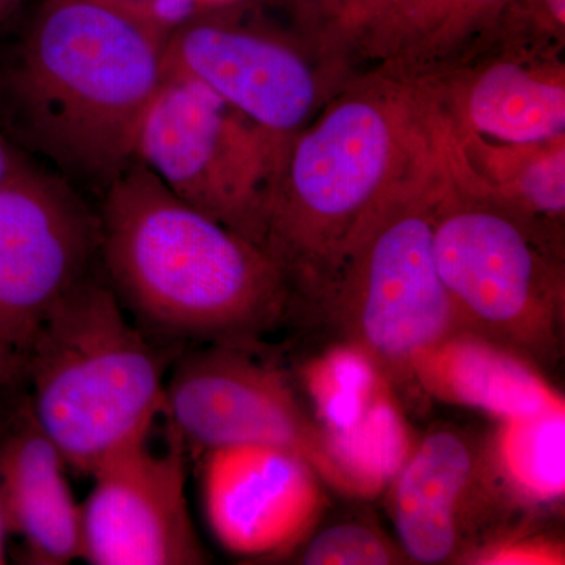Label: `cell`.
Here are the masks:
<instances>
[{"label": "cell", "instance_id": "obj_18", "mask_svg": "<svg viewBox=\"0 0 565 565\" xmlns=\"http://www.w3.org/2000/svg\"><path fill=\"white\" fill-rule=\"evenodd\" d=\"M512 0H392L362 33L375 51L435 55L503 28Z\"/></svg>", "mask_w": 565, "mask_h": 565}, {"label": "cell", "instance_id": "obj_15", "mask_svg": "<svg viewBox=\"0 0 565 565\" xmlns=\"http://www.w3.org/2000/svg\"><path fill=\"white\" fill-rule=\"evenodd\" d=\"M412 386L424 396L504 419L563 403L541 366L479 334L457 330L416 353Z\"/></svg>", "mask_w": 565, "mask_h": 565}, {"label": "cell", "instance_id": "obj_7", "mask_svg": "<svg viewBox=\"0 0 565 565\" xmlns=\"http://www.w3.org/2000/svg\"><path fill=\"white\" fill-rule=\"evenodd\" d=\"M282 140L199 82L163 76L141 122L137 161L185 203L256 244Z\"/></svg>", "mask_w": 565, "mask_h": 565}, {"label": "cell", "instance_id": "obj_8", "mask_svg": "<svg viewBox=\"0 0 565 565\" xmlns=\"http://www.w3.org/2000/svg\"><path fill=\"white\" fill-rule=\"evenodd\" d=\"M167 377L163 415L181 445L202 452L228 446H270L302 457L341 497L348 489L308 414L280 371L248 348L210 344Z\"/></svg>", "mask_w": 565, "mask_h": 565}, {"label": "cell", "instance_id": "obj_14", "mask_svg": "<svg viewBox=\"0 0 565 565\" xmlns=\"http://www.w3.org/2000/svg\"><path fill=\"white\" fill-rule=\"evenodd\" d=\"M65 459L31 411L0 445V505L7 533L21 539L28 563L82 559V505L66 479Z\"/></svg>", "mask_w": 565, "mask_h": 565}, {"label": "cell", "instance_id": "obj_21", "mask_svg": "<svg viewBox=\"0 0 565 565\" xmlns=\"http://www.w3.org/2000/svg\"><path fill=\"white\" fill-rule=\"evenodd\" d=\"M497 196L548 232L550 226H557L565 211L564 141L550 143L541 154L527 158L509 192Z\"/></svg>", "mask_w": 565, "mask_h": 565}, {"label": "cell", "instance_id": "obj_16", "mask_svg": "<svg viewBox=\"0 0 565 565\" xmlns=\"http://www.w3.org/2000/svg\"><path fill=\"white\" fill-rule=\"evenodd\" d=\"M459 109L475 136L511 148L564 139L563 76L522 61L501 58L475 71L463 85Z\"/></svg>", "mask_w": 565, "mask_h": 565}, {"label": "cell", "instance_id": "obj_5", "mask_svg": "<svg viewBox=\"0 0 565 565\" xmlns=\"http://www.w3.org/2000/svg\"><path fill=\"white\" fill-rule=\"evenodd\" d=\"M444 167L435 156L375 207L315 310L404 390H414L416 353L457 332L434 256L435 215L451 178Z\"/></svg>", "mask_w": 565, "mask_h": 565}, {"label": "cell", "instance_id": "obj_4", "mask_svg": "<svg viewBox=\"0 0 565 565\" xmlns=\"http://www.w3.org/2000/svg\"><path fill=\"white\" fill-rule=\"evenodd\" d=\"M21 356L33 422L81 473L148 438L163 414L166 355L92 275L58 300Z\"/></svg>", "mask_w": 565, "mask_h": 565}, {"label": "cell", "instance_id": "obj_12", "mask_svg": "<svg viewBox=\"0 0 565 565\" xmlns=\"http://www.w3.org/2000/svg\"><path fill=\"white\" fill-rule=\"evenodd\" d=\"M207 525L236 556L291 553L327 511L326 484L302 457L270 446H228L203 452Z\"/></svg>", "mask_w": 565, "mask_h": 565}, {"label": "cell", "instance_id": "obj_17", "mask_svg": "<svg viewBox=\"0 0 565 565\" xmlns=\"http://www.w3.org/2000/svg\"><path fill=\"white\" fill-rule=\"evenodd\" d=\"M482 455L494 492L511 514L534 519L559 508L565 498V401L498 419Z\"/></svg>", "mask_w": 565, "mask_h": 565}, {"label": "cell", "instance_id": "obj_6", "mask_svg": "<svg viewBox=\"0 0 565 565\" xmlns=\"http://www.w3.org/2000/svg\"><path fill=\"white\" fill-rule=\"evenodd\" d=\"M434 256L457 330L537 366L561 359L565 281L555 233L492 192L449 178L435 215Z\"/></svg>", "mask_w": 565, "mask_h": 565}, {"label": "cell", "instance_id": "obj_22", "mask_svg": "<svg viewBox=\"0 0 565 565\" xmlns=\"http://www.w3.org/2000/svg\"><path fill=\"white\" fill-rule=\"evenodd\" d=\"M399 544L366 522H344L326 527L303 542L300 564L394 565L407 564Z\"/></svg>", "mask_w": 565, "mask_h": 565}, {"label": "cell", "instance_id": "obj_28", "mask_svg": "<svg viewBox=\"0 0 565 565\" xmlns=\"http://www.w3.org/2000/svg\"><path fill=\"white\" fill-rule=\"evenodd\" d=\"M20 359V353L14 352L13 349L0 345V386L9 381L10 375L17 370L18 360Z\"/></svg>", "mask_w": 565, "mask_h": 565}, {"label": "cell", "instance_id": "obj_30", "mask_svg": "<svg viewBox=\"0 0 565 565\" xmlns=\"http://www.w3.org/2000/svg\"><path fill=\"white\" fill-rule=\"evenodd\" d=\"M21 2L22 0H0V21L6 20Z\"/></svg>", "mask_w": 565, "mask_h": 565}, {"label": "cell", "instance_id": "obj_1", "mask_svg": "<svg viewBox=\"0 0 565 565\" xmlns=\"http://www.w3.org/2000/svg\"><path fill=\"white\" fill-rule=\"evenodd\" d=\"M166 36L93 0H43L0 74L11 139L103 193L134 161Z\"/></svg>", "mask_w": 565, "mask_h": 565}, {"label": "cell", "instance_id": "obj_9", "mask_svg": "<svg viewBox=\"0 0 565 565\" xmlns=\"http://www.w3.org/2000/svg\"><path fill=\"white\" fill-rule=\"evenodd\" d=\"M98 252V215L79 189L21 154L0 182V345L21 355Z\"/></svg>", "mask_w": 565, "mask_h": 565}, {"label": "cell", "instance_id": "obj_11", "mask_svg": "<svg viewBox=\"0 0 565 565\" xmlns=\"http://www.w3.org/2000/svg\"><path fill=\"white\" fill-rule=\"evenodd\" d=\"M163 76L199 82L266 131H299L318 104L310 63L277 33L195 10L167 33Z\"/></svg>", "mask_w": 565, "mask_h": 565}, {"label": "cell", "instance_id": "obj_19", "mask_svg": "<svg viewBox=\"0 0 565 565\" xmlns=\"http://www.w3.org/2000/svg\"><path fill=\"white\" fill-rule=\"evenodd\" d=\"M327 452L343 478L348 498L375 500L388 490L419 438L405 418L394 386L344 430H322Z\"/></svg>", "mask_w": 565, "mask_h": 565}, {"label": "cell", "instance_id": "obj_27", "mask_svg": "<svg viewBox=\"0 0 565 565\" xmlns=\"http://www.w3.org/2000/svg\"><path fill=\"white\" fill-rule=\"evenodd\" d=\"M21 152L14 148L13 141L0 131V182L9 174L11 167L20 159Z\"/></svg>", "mask_w": 565, "mask_h": 565}, {"label": "cell", "instance_id": "obj_3", "mask_svg": "<svg viewBox=\"0 0 565 565\" xmlns=\"http://www.w3.org/2000/svg\"><path fill=\"white\" fill-rule=\"evenodd\" d=\"M403 93L355 92L285 137L259 210L256 245L296 300L318 307L375 207L434 158Z\"/></svg>", "mask_w": 565, "mask_h": 565}, {"label": "cell", "instance_id": "obj_10", "mask_svg": "<svg viewBox=\"0 0 565 565\" xmlns=\"http://www.w3.org/2000/svg\"><path fill=\"white\" fill-rule=\"evenodd\" d=\"M184 446L169 451L148 438L107 457L92 471L82 504V559L92 565L207 563L185 494Z\"/></svg>", "mask_w": 565, "mask_h": 565}, {"label": "cell", "instance_id": "obj_31", "mask_svg": "<svg viewBox=\"0 0 565 565\" xmlns=\"http://www.w3.org/2000/svg\"><path fill=\"white\" fill-rule=\"evenodd\" d=\"M230 0H195L196 10L202 9H217V7L225 6Z\"/></svg>", "mask_w": 565, "mask_h": 565}, {"label": "cell", "instance_id": "obj_29", "mask_svg": "<svg viewBox=\"0 0 565 565\" xmlns=\"http://www.w3.org/2000/svg\"><path fill=\"white\" fill-rule=\"evenodd\" d=\"M6 520H3L2 505H0V564L6 563V537H7Z\"/></svg>", "mask_w": 565, "mask_h": 565}, {"label": "cell", "instance_id": "obj_24", "mask_svg": "<svg viewBox=\"0 0 565 565\" xmlns=\"http://www.w3.org/2000/svg\"><path fill=\"white\" fill-rule=\"evenodd\" d=\"M167 36L178 22L196 10L195 0H93Z\"/></svg>", "mask_w": 565, "mask_h": 565}, {"label": "cell", "instance_id": "obj_2", "mask_svg": "<svg viewBox=\"0 0 565 565\" xmlns=\"http://www.w3.org/2000/svg\"><path fill=\"white\" fill-rule=\"evenodd\" d=\"M99 258L141 330L248 348L294 307L277 264L134 161L103 193Z\"/></svg>", "mask_w": 565, "mask_h": 565}, {"label": "cell", "instance_id": "obj_26", "mask_svg": "<svg viewBox=\"0 0 565 565\" xmlns=\"http://www.w3.org/2000/svg\"><path fill=\"white\" fill-rule=\"evenodd\" d=\"M390 2L392 0H343L334 32L345 39H359L360 33L386 9Z\"/></svg>", "mask_w": 565, "mask_h": 565}, {"label": "cell", "instance_id": "obj_13", "mask_svg": "<svg viewBox=\"0 0 565 565\" xmlns=\"http://www.w3.org/2000/svg\"><path fill=\"white\" fill-rule=\"evenodd\" d=\"M385 493L401 548L416 564H459L511 514L490 482L482 446L448 427L419 438Z\"/></svg>", "mask_w": 565, "mask_h": 565}, {"label": "cell", "instance_id": "obj_25", "mask_svg": "<svg viewBox=\"0 0 565 565\" xmlns=\"http://www.w3.org/2000/svg\"><path fill=\"white\" fill-rule=\"evenodd\" d=\"M281 6L291 13L292 20L303 29L329 28L334 32L340 20L343 0H280Z\"/></svg>", "mask_w": 565, "mask_h": 565}, {"label": "cell", "instance_id": "obj_20", "mask_svg": "<svg viewBox=\"0 0 565 565\" xmlns=\"http://www.w3.org/2000/svg\"><path fill=\"white\" fill-rule=\"evenodd\" d=\"M308 414L326 433L353 426L392 382L359 344L340 340L299 371Z\"/></svg>", "mask_w": 565, "mask_h": 565}, {"label": "cell", "instance_id": "obj_23", "mask_svg": "<svg viewBox=\"0 0 565 565\" xmlns=\"http://www.w3.org/2000/svg\"><path fill=\"white\" fill-rule=\"evenodd\" d=\"M563 542L533 527L504 526L465 553L459 564L471 565H563Z\"/></svg>", "mask_w": 565, "mask_h": 565}]
</instances>
